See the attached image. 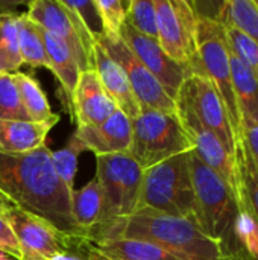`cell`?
Instances as JSON below:
<instances>
[{
	"label": "cell",
	"mask_w": 258,
	"mask_h": 260,
	"mask_svg": "<svg viewBox=\"0 0 258 260\" xmlns=\"http://www.w3.org/2000/svg\"><path fill=\"white\" fill-rule=\"evenodd\" d=\"M18 41L23 64H27L30 67H44L50 70L43 40V30L38 24L29 20L24 12L18 15Z\"/></svg>",
	"instance_id": "26"
},
{
	"label": "cell",
	"mask_w": 258,
	"mask_h": 260,
	"mask_svg": "<svg viewBox=\"0 0 258 260\" xmlns=\"http://www.w3.org/2000/svg\"><path fill=\"white\" fill-rule=\"evenodd\" d=\"M43 40H44L46 53L49 58L50 70L53 72L59 84L61 93H62L64 110L73 119V94H75V90H76V85L82 72L71 50L67 47V44L61 38L43 30Z\"/></svg>",
	"instance_id": "19"
},
{
	"label": "cell",
	"mask_w": 258,
	"mask_h": 260,
	"mask_svg": "<svg viewBox=\"0 0 258 260\" xmlns=\"http://www.w3.org/2000/svg\"><path fill=\"white\" fill-rule=\"evenodd\" d=\"M116 110L117 107L105 91L96 70L82 72L73 94V120L76 128L97 126Z\"/></svg>",
	"instance_id": "15"
},
{
	"label": "cell",
	"mask_w": 258,
	"mask_h": 260,
	"mask_svg": "<svg viewBox=\"0 0 258 260\" xmlns=\"http://www.w3.org/2000/svg\"><path fill=\"white\" fill-rule=\"evenodd\" d=\"M14 79L29 119L36 123L56 125L59 122V116L52 111L47 96L43 91L40 82L32 75L21 73V72L14 73Z\"/></svg>",
	"instance_id": "24"
},
{
	"label": "cell",
	"mask_w": 258,
	"mask_h": 260,
	"mask_svg": "<svg viewBox=\"0 0 258 260\" xmlns=\"http://www.w3.org/2000/svg\"><path fill=\"white\" fill-rule=\"evenodd\" d=\"M192 149V142L176 113L141 108L138 117L132 120L128 154L143 171Z\"/></svg>",
	"instance_id": "5"
},
{
	"label": "cell",
	"mask_w": 258,
	"mask_h": 260,
	"mask_svg": "<svg viewBox=\"0 0 258 260\" xmlns=\"http://www.w3.org/2000/svg\"><path fill=\"white\" fill-rule=\"evenodd\" d=\"M222 260H258V257L252 256L251 253H248L243 247H239V248H236V250L227 253V254L222 257Z\"/></svg>",
	"instance_id": "35"
},
{
	"label": "cell",
	"mask_w": 258,
	"mask_h": 260,
	"mask_svg": "<svg viewBox=\"0 0 258 260\" xmlns=\"http://www.w3.org/2000/svg\"><path fill=\"white\" fill-rule=\"evenodd\" d=\"M122 38L134 55L144 64V67L158 79L167 94L172 99H176L181 85L192 75V70L173 61L160 47L157 40L135 32L128 23H125L122 29Z\"/></svg>",
	"instance_id": "14"
},
{
	"label": "cell",
	"mask_w": 258,
	"mask_h": 260,
	"mask_svg": "<svg viewBox=\"0 0 258 260\" xmlns=\"http://www.w3.org/2000/svg\"><path fill=\"white\" fill-rule=\"evenodd\" d=\"M21 66L18 15L0 12V73H17Z\"/></svg>",
	"instance_id": "27"
},
{
	"label": "cell",
	"mask_w": 258,
	"mask_h": 260,
	"mask_svg": "<svg viewBox=\"0 0 258 260\" xmlns=\"http://www.w3.org/2000/svg\"><path fill=\"white\" fill-rule=\"evenodd\" d=\"M189 161L196 197V224L208 238L219 242L225 253H230L236 250L233 239H237V197L217 174L198 158L193 149L189 154Z\"/></svg>",
	"instance_id": "3"
},
{
	"label": "cell",
	"mask_w": 258,
	"mask_h": 260,
	"mask_svg": "<svg viewBox=\"0 0 258 260\" xmlns=\"http://www.w3.org/2000/svg\"><path fill=\"white\" fill-rule=\"evenodd\" d=\"M29 20L43 30L61 38L71 50L81 72L94 70L97 32L67 0H33L27 3Z\"/></svg>",
	"instance_id": "7"
},
{
	"label": "cell",
	"mask_w": 258,
	"mask_h": 260,
	"mask_svg": "<svg viewBox=\"0 0 258 260\" xmlns=\"http://www.w3.org/2000/svg\"><path fill=\"white\" fill-rule=\"evenodd\" d=\"M0 197L43 218L67 238L79 244L84 239L73 221L71 192L56 177L46 145L26 154L0 152Z\"/></svg>",
	"instance_id": "1"
},
{
	"label": "cell",
	"mask_w": 258,
	"mask_h": 260,
	"mask_svg": "<svg viewBox=\"0 0 258 260\" xmlns=\"http://www.w3.org/2000/svg\"><path fill=\"white\" fill-rule=\"evenodd\" d=\"M228 49L258 76V44L236 27L225 26Z\"/></svg>",
	"instance_id": "32"
},
{
	"label": "cell",
	"mask_w": 258,
	"mask_h": 260,
	"mask_svg": "<svg viewBox=\"0 0 258 260\" xmlns=\"http://www.w3.org/2000/svg\"><path fill=\"white\" fill-rule=\"evenodd\" d=\"M0 120L32 122L23 107L14 73H0Z\"/></svg>",
	"instance_id": "30"
},
{
	"label": "cell",
	"mask_w": 258,
	"mask_h": 260,
	"mask_svg": "<svg viewBox=\"0 0 258 260\" xmlns=\"http://www.w3.org/2000/svg\"><path fill=\"white\" fill-rule=\"evenodd\" d=\"M94 70L105 91L114 101L117 110H120L131 120L137 119L141 107L131 88L125 70L106 53V50L99 43L94 47Z\"/></svg>",
	"instance_id": "18"
},
{
	"label": "cell",
	"mask_w": 258,
	"mask_h": 260,
	"mask_svg": "<svg viewBox=\"0 0 258 260\" xmlns=\"http://www.w3.org/2000/svg\"><path fill=\"white\" fill-rule=\"evenodd\" d=\"M97 43L106 53L122 66L131 88L141 108H152L163 113H176V102L172 99L158 79L144 67V64L134 55L122 37L108 38L102 34L97 35Z\"/></svg>",
	"instance_id": "12"
},
{
	"label": "cell",
	"mask_w": 258,
	"mask_h": 260,
	"mask_svg": "<svg viewBox=\"0 0 258 260\" xmlns=\"http://www.w3.org/2000/svg\"><path fill=\"white\" fill-rule=\"evenodd\" d=\"M0 250L8 253L14 259L23 260L18 241H17L15 235L12 233L11 227L8 225V222L2 216H0Z\"/></svg>",
	"instance_id": "33"
},
{
	"label": "cell",
	"mask_w": 258,
	"mask_h": 260,
	"mask_svg": "<svg viewBox=\"0 0 258 260\" xmlns=\"http://www.w3.org/2000/svg\"><path fill=\"white\" fill-rule=\"evenodd\" d=\"M198 73L205 75L217 88L233 129L236 136H240V114L233 90L230 52L225 38V29L213 18L198 15Z\"/></svg>",
	"instance_id": "9"
},
{
	"label": "cell",
	"mask_w": 258,
	"mask_h": 260,
	"mask_svg": "<svg viewBox=\"0 0 258 260\" xmlns=\"http://www.w3.org/2000/svg\"><path fill=\"white\" fill-rule=\"evenodd\" d=\"M189 154L190 151L175 155L143 172L137 212L149 209L196 222V197Z\"/></svg>",
	"instance_id": "4"
},
{
	"label": "cell",
	"mask_w": 258,
	"mask_h": 260,
	"mask_svg": "<svg viewBox=\"0 0 258 260\" xmlns=\"http://www.w3.org/2000/svg\"><path fill=\"white\" fill-rule=\"evenodd\" d=\"M233 90L240 114V128L258 123V76L230 49Z\"/></svg>",
	"instance_id": "21"
},
{
	"label": "cell",
	"mask_w": 258,
	"mask_h": 260,
	"mask_svg": "<svg viewBox=\"0 0 258 260\" xmlns=\"http://www.w3.org/2000/svg\"><path fill=\"white\" fill-rule=\"evenodd\" d=\"M76 251L87 260H184L154 242L140 239H82Z\"/></svg>",
	"instance_id": "16"
},
{
	"label": "cell",
	"mask_w": 258,
	"mask_h": 260,
	"mask_svg": "<svg viewBox=\"0 0 258 260\" xmlns=\"http://www.w3.org/2000/svg\"><path fill=\"white\" fill-rule=\"evenodd\" d=\"M236 165L239 180V209L246 212L258 227V169L242 136H237Z\"/></svg>",
	"instance_id": "23"
},
{
	"label": "cell",
	"mask_w": 258,
	"mask_h": 260,
	"mask_svg": "<svg viewBox=\"0 0 258 260\" xmlns=\"http://www.w3.org/2000/svg\"><path fill=\"white\" fill-rule=\"evenodd\" d=\"M94 9L102 24L100 34L108 38L122 37L126 23V8L120 0H93Z\"/></svg>",
	"instance_id": "31"
},
{
	"label": "cell",
	"mask_w": 258,
	"mask_h": 260,
	"mask_svg": "<svg viewBox=\"0 0 258 260\" xmlns=\"http://www.w3.org/2000/svg\"><path fill=\"white\" fill-rule=\"evenodd\" d=\"M126 23L138 34L157 40V11L154 0H131L126 6Z\"/></svg>",
	"instance_id": "29"
},
{
	"label": "cell",
	"mask_w": 258,
	"mask_h": 260,
	"mask_svg": "<svg viewBox=\"0 0 258 260\" xmlns=\"http://www.w3.org/2000/svg\"><path fill=\"white\" fill-rule=\"evenodd\" d=\"M160 47L178 64L198 73V14L187 0H154Z\"/></svg>",
	"instance_id": "8"
},
{
	"label": "cell",
	"mask_w": 258,
	"mask_h": 260,
	"mask_svg": "<svg viewBox=\"0 0 258 260\" xmlns=\"http://www.w3.org/2000/svg\"><path fill=\"white\" fill-rule=\"evenodd\" d=\"M176 114L192 142L193 151L198 155V158L214 174H217L237 197L239 180L236 155H231L225 149L222 142L217 139V136L208 128H205L182 104L176 102Z\"/></svg>",
	"instance_id": "13"
},
{
	"label": "cell",
	"mask_w": 258,
	"mask_h": 260,
	"mask_svg": "<svg viewBox=\"0 0 258 260\" xmlns=\"http://www.w3.org/2000/svg\"><path fill=\"white\" fill-rule=\"evenodd\" d=\"M47 260H87L81 253L78 251H65V253H61V254H56L53 257Z\"/></svg>",
	"instance_id": "36"
},
{
	"label": "cell",
	"mask_w": 258,
	"mask_h": 260,
	"mask_svg": "<svg viewBox=\"0 0 258 260\" xmlns=\"http://www.w3.org/2000/svg\"><path fill=\"white\" fill-rule=\"evenodd\" d=\"M143 172L128 152L96 157L94 177L103 193V215L94 230L125 219L137 212Z\"/></svg>",
	"instance_id": "6"
},
{
	"label": "cell",
	"mask_w": 258,
	"mask_h": 260,
	"mask_svg": "<svg viewBox=\"0 0 258 260\" xmlns=\"http://www.w3.org/2000/svg\"><path fill=\"white\" fill-rule=\"evenodd\" d=\"M71 215L84 239L100 224L103 215V193L96 177L81 189L71 192Z\"/></svg>",
	"instance_id": "22"
},
{
	"label": "cell",
	"mask_w": 258,
	"mask_h": 260,
	"mask_svg": "<svg viewBox=\"0 0 258 260\" xmlns=\"http://www.w3.org/2000/svg\"><path fill=\"white\" fill-rule=\"evenodd\" d=\"M76 137L96 157L128 152L132 137V120L120 110H116L103 123L97 126H81Z\"/></svg>",
	"instance_id": "17"
},
{
	"label": "cell",
	"mask_w": 258,
	"mask_h": 260,
	"mask_svg": "<svg viewBox=\"0 0 258 260\" xmlns=\"http://www.w3.org/2000/svg\"><path fill=\"white\" fill-rule=\"evenodd\" d=\"M85 239H140L154 242L184 260H222V245L208 238L196 222L143 209L90 233Z\"/></svg>",
	"instance_id": "2"
},
{
	"label": "cell",
	"mask_w": 258,
	"mask_h": 260,
	"mask_svg": "<svg viewBox=\"0 0 258 260\" xmlns=\"http://www.w3.org/2000/svg\"><path fill=\"white\" fill-rule=\"evenodd\" d=\"M0 260H17V259H14L12 256H9L8 253H5L3 250H0Z\"/></svg>",
	"instance_id": "37"
},
{
	"label": "cell",
	"mask_w": 258,
	"mask_h": 260,
	"mask_svg": "<svg viewBox=\"0 0 258 260\" xmlns=\"http://www.w3.org/2000/svg\"><path fill=\"white\" fill-rule=\"evenodd\" d=\"M216 21L224 27L231 26L239 29L258 44L257 0H228L220 3Z\"/></svg>",
	"instance_id": "25"
},
{
	"label": "cell",
	"mask_w": 258,
	"mask_h": 260,
	"mask_svg": "<svg viewBox=\"0 0 258 260\" xmlns=\"http://www.w3.org/2000/svg\"><path fill=\"white\" fill-rule=\"evenodd\" d=\"M53 123L0 120V152L26 154L46 145Z\"/></svg>",
	"instance_id": "20"
},
{
	"label": "cell",
	"mask_w": 258,
	"mask_h": 260,
	"mask_svg": "<svg viewBox=\"0 0 258 260\" xmlns=\"http://www.w3.org/2000/svg\"><path fill=\"white\" fill-rule=\"evenodd\" d=\"M240 136L245 140L251 157L255 163L258 169V123H251V125H245L240 128Z\"/></svg>",
	"instance_id": "34"
},
{
	"label": "cell",
	"mask_w": 258,
	"mask_h": 260,
	"mask_svg": "<svg viewBox=\"0 0 258 260\" xmlns=\"http://www.w3.org/2000/svg\"><path fill=\"white\" fill-rule=\"evenodd\" d=\"M0 216L15 235L23 260H47L79 247L78 241L67 238L43 218L15 207L2 197Z\"/></svg>",
	"instance_id": "10"
},
{
	"label": "cell",
	"mask_w": 258,
	"mask_h": 260,
	"mask_svg": "<svg viewBox=\"0 0 258 260\" xmlns=\"http://www.w3.org/2000/svg\"><path fill=\"white\" fill-rule=\"evenodd\" d=\"M85 151V146L82 142L76 137L73 133L70 140L62 149L52 151V165L55 169L56 177L61 180V183L70 190H75V177L78 172V158Z\"/></svg>",
	"instance_id": "28"
},
{
	"label": "cell",
	"mask_w": 258,
	"mask_h": 260,
	"mask_svg": "<svg viewBox=\"0 0 258 260\" xmlns=\"http://www.w3.org/2000/svg\"><path fill=\"white\" fill-rule=\"evenodd\" d=\"M175 102L182 104L192 114L222 142L225 149L236 155L237 136L233 129L227 107L214 84L202 73H192L179 88Z\"/></svg>",
	"instance_id": "11"
}]
</instances>
